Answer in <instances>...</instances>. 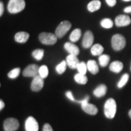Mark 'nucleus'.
Instances as JSON below:
<instances>
[{
    "instance_id": "f257e3e1",
    "label": "nucleus",
    "mask_w": 131,
    "mask_h": 131,
    "mask_svg": "<svg viewBox=\"0 0 131 131\" xmlns=\"http://www.w3.org/2000/svg\"><path fill=\"white\" fill-rule=\"evenodd\" d=\"M104 115L107 118H114L117 112V104L113 98H109L106 101L104 106Z\"/></svg>"
},
{
    "instance_id": "f03ea898",
    "label": "nucleus",
    "mask_w": 131,
    "mask_h": 131,
    "mask_svg": "<svg viewBox=\"0 0 131 131\" xmlns=\"http://www.w3.org/2000/svg\"><path fill=\"white\" fill-rule=\"evenodd\" d=\"M26 7L24 0H9L7 5V10L12 14H17L23 11Z\"/></svg>"
},
{
    "instance_id": "7ed1b4c3",
    "label": "nucleus",
    "mask_w": 131,
    "mask_h": 131,
    "mask_svg": "<svg viewBox=\"0 0 131 131\" xmlns=\"http://www.w3.org/2000/svg\"><path fill=\"white\" fill-rule=\"evenodd\" d=\"M112 47L115 51L122 50L126 46L125 38L121 34H115L112 38Z\"/></svg>"
},
{
    "instance_id": "20e7f679",
    "label": "nucleus",
    "mask_w": 131,
    "mask_h": 131,
    "mask_svg": "<svg viewBox=\"0 0 131 131\" xmlns=\"http://www.w3.org/2000/svg\"><path fill=\"white\" fill-rule=\"evenodd\" d=\"M57 37L55 34L52 33L42 32L39 35V40L43 45H53L57 41Z\"/></svg>"
},
{
    "instance_id": "39448f33",
    "label": "nucleus",
    "mask_w": 131,
    "mask_h": 131,
    "mask_svg": "<svg viewBox=\"0 0 131 131\" xmlns=\"http://www.w3.org/2000/svg\"><path fill=\"white\" fill-rule=\"evenodd\" d=\"M71 27L72 24L69 21H62L55 30V35L59 38H61L68 32Z\"/></svg>"
},
{
    "instance_id": "423d86ee",
    "label": "nucleus",
    "mask_w": 131,
    "mask_h": 131,
    "mask_svg": "<svg viewBox=\"0 0 131 131\" xmlns=\"http://www.w3.org/2000/svg\"><path fill=\"white\" fill-rule=\"evenodd\" d=\"M19 124L18 119L14 118H9L4 122L5 131H15L19 128Z\"/></svg>"
},
{
    "instance_id": "0eeeda50",
    "label": "nucleus",
    "mask_w": 131,
    "mask_h": 131,
    "mask_svg": "<svg viewBox=\"0 0 131 131\" xmlns=\"http://www.w3.org/2000/svg\"><path fill=\"white\" fill-rule=\"evenodd\" d=\"M40 67L37 64H30L23 70V75L26 77H35L38 75Z\"/></svg>"
},
{
    "instance_id": "6e6552de",
    "label": "nucleus",
    "mask_w": 131,
    "mask_h": 131,
    "mask_svg": "<svg viewBox=\"0 0 131 131\" xmlns=\"http://www.w3.org/2000/svg\"><path fill=\"white\" fill-rule=\"evenodd\" d=\"M44 78L41 77L40 75L34 77L31 83V89L34 92H38L42 89L44 86Z\"/></svg>"
},
{
    "instance_id": "1a4fd4ad",
    "label": "nucleus",
    "mask_w": 131,
    "mask_h": 131,
    "mask_svg": "<svg viewBox=\"0 0 131 131\" xmlns=\"http://www.w3.org/2000/svg\"><path fill=\"white\" fill-rule=\"evenodd\" d=\"M94 40V37L92 32L91 31H87L85 32L83 36V41H82V46L84 48H90L92 46Z\"/></svg>"
},
{
    "instance_id": "9d476101",
    "label": "nucleus",
    "mask_w": 131,
    "mask_h": 131,
    "mask_svg": "<svg viewBox=\"0 0 131 131\" xmlns=\"http://www.w3.org/2000/svg\"><path fill=\"white\" fill-rule=\"evenodd\" d=\"M25 129L26 131H38V123L33 117H29L26 120Z\"/></svg>"
},
{
    "instance_id": "9b49d317",
    "label": "nucleus",
    "mask_w": 131,
    "mask_h": 131,
    "mask_svg": "<svg viewBox=\"0 0 131 131\" xmlns=\"http://www.w3.org/2000/svg\"><path fill=\"white\" fill-rule=\"evenodd\" d=\"M131 23L130 17L126 15H119L116 17L115 23L117 27H124L129 25Z\"/></svg>"
},
{
    "instance_id": "f8f14e48",
    "label": "nucleus",
    "mask_w": 131,
    "mask_h": 131,
    "mask_svg": "<svg viewBox=\"0 0 131 131\" xmlns=\"http://www.w3.org/2000/svg\"><path fill=\"white\" fill-rule=\"evenodd\" d=\"M65 50L70 55H74L77 56L80 53L79 48L77 46H76L72 42H67L64 45Z\"/></svg>"
},
{
    "instance_id": "ddd939ff",
    "label": "nucleus",
    "mask_w": 131,
    "mask_h": 131,
    "mask_svg": "<svg viewBox=\"0 0 131 131\" xmlns=\"http://www.w3.org/2000/svg\"><path fill=\"white\" fill-rule=\"evenodd\" d=\"M66 63L70 69H77V68L78 64L80 63V61L76 55L69 54L66 58Z\"/></svg>"
},
{
    "instance_id": "4468645a",
    "label": "nucleus",
    "mask_w": 131,
    "mask_h": 131,
    "mask_svg": "<svg viewBox=\"0 0 131 131\" xmlns=\"http://www.w3.org/2000/svg\"><path fill=\"white\" fill-rule=\"evenodd\" d=\"M29 34L26 32H19L16 33L15 35V40L18 43H25L28 41Z\"/></svg>"
},
{
    "instance_id": "2eb2a0df",
    "label": "nucleus",
    "mask_w": 131,
    "mask_h": 131,
    "mask_svg": "<svg viewBox=\"0 0 131 131\" xmlns=\"http://www.w3.org/2000/svg\"><path fill=\"white\" fill-rule=\"evenodd\" d=\"M81 108L85 112L89 115H96L98 111V108L96 107V106L92 104H90L89 103L84 104V105H81Z\"/></svg>"
},
{
    "instance_id": "dca6fc26",
    "label": "nucleus",
    "mask_w": 131,
    "mask_h": 131,
    "mask_svg": "<svg viewBox=\"0 0 131 131\" xmlns=\"http://www.w3.org/2000/svg\"><path fill=\"white\" fill-rule=\"evenodd\" d=\"M123 69V64L121 61H113L109 66V69L114 73H119Z\"/></svg>"
},
{
    "instance_id": "f3484780",
    "label": "nucleus",
    "mask_w": 131,
    "mask_h": 131,
    "mask_svg": "<svg viewBox=\"0 0 131 131\" xmlns=\"http://www.w3.org/2000/svg\"><path fill=\"white\" fill-rule=\"evenodd\" d=\"M101 3L100 0H93L88 4V10L91 12H94L100 9Z\"/></svg>"
},
{
    "instance_id": "a211bd4d",
    "label": "nucleus",
    "mask_w": 131,
    "mask_h": 131,
    "mask_svg": "<svg viewBox=\"0 0 131 131\" xmlns=\"http://www.w3.org/2000/svg\"><path fill=\"white\" fill-rule=\"evenodd\" d=\"M88 70L92 74L95 75L99 72V68L95 60H89L87 63Z\"/></svg>"
},
{
    "instance_id": "6ab92c4d",
    "label": "nucleus",
    "mask_w": 131,
    "mask_h": 131,
    "mask_svg": "<svg viewBox=\"0 0 131 131\" xmlns=\"http://www.w3.org/2000/svg\"><path fill=\"white\" fill-rule=\"evenodd\" d=\"M107 92V87L104 84L99 85L94 91V95L96 97L100 98L104 96Z\"/></svg>"
},
{
    "instance_id": "aec40b11",
    "label": "nucleus",
    "mask_w": 131,
    "mask_h": 131,
    "mask_svg": "<svg viewBox=\"0 0 131 131\" xmlns=\"http://www.w3.org/2000/svg\"><path fill=\"white\" fill-rule=\"evenodd\" d=\"M103 51H104V48H103L102 46L100 45V44H95V45H93L91 49V53L94 56L101 55Z\"/></svg>"
},
{
    "instance_id": "412c9836",
    "label": "nucleus",
    "mask_w": 131,
    "mask_h": 131,
    "mask_svg": "<svg viewBox=\"0 0 131 131\" xmlns=\"http://www.w3.org/2000/svg\"><path fill=\"white\" fill-rule=\"evenodd\" d=\"M81 36V31L80 29H75L70 34L69 39L72 42H75L80 40Z\"/></svg>"
},
{
    "instance_id": "4be33fe9",
    "label": "nucleus",
    "mask_w": 131,
    "mask_h": 131,
    "mask_svg": "<svg viewBox=\"0 0 131 131\" xmlns=\"http://www.w3.org/2000/svg\"><path fill=\"white\" fill-rule=\"evenodd\" d=\"M74 80L77 83L80 84H86L88 81V77L86 76V75L81 74L80 73L75 75Z\"/></svg>"
},
{
    "instance_id": "5701e85b",
    "label": "nucleus",
    "mask_w": 131,
    "mask_h": 131,
    "mask_svg": "<svg viewBox=\"0 0 131 131\" xmlns=\"http://www.w3.org/2000/svg\"><path fill=\"white\" fill-rule=\"evenodd\" d=\"M98 61H99L100 65L103 68H104V67L107 66L109 64V61H110V57L108 55H106V54L101 55H100Z\"/></svg>"
},
{
    "instance_id": "b1692460",
    "label": "nucleus",
    "mask_w": 131,
    "mask_h": 131,
    "mask_svg": "<svg viewBox=\"0 0 131 131\" xmlns=\"http://www.w3.org/2000/svg\"><path fill=\"white\" fill-rule=\"evenodd\" d=\"M32 57H34L35 60H38V61H40L41 60L44 56V50L42 49H36V50H34L32 53Z\"/></svg>"
},
{
    "instance_id": "393cba45",
    "label": "nucleus",
    "mask_w": 131,
    "mask_h": 131,
    "mask_svg": "<svg viewBox=\"0 0 131 131\" xmlns=\"http://www.w3.org/2000/svg\"><path fill=\"white\" fill-rule=\"evenodd\" d=\"M100 24L103 28L111 29L113 27L114 23L110 18H104L101 21Z\"/></svg>"
},
{
    "instance_id": "a878e982",
    "label": "nucleus",
    "mask_w": 131,
    "mask_h": 131,
    "mask_svg": "<svg viewBox=\"0 0 131 131\" xmlns=\"http://www.w3.org/2000/svg\"><path fill=\"white\" fill-rule=\"evenodd\" d=\"M67 63L66 61H63L61 63L58 64V65L56 66V71L58 74H62L66 70V67H67Z\"/></svg>"
},
{
    "instance_id": "bb28decb",
    "label": "nucleus",
    "mask_w": 131,
    "mask_h": 131,
    "mask_svg": "<svg viewBox=\"0 0 131 131\" xmlns=\"http://www.w3.org/2000/svg\"><path fill=\"white\" fill-rule=\"evenodd\" d=\"M129 78V75L128 73H124V74L123 75L122 78H121L120 80L118 81L117 84V86L118 88H122L123 87H124L126 84V83L128 81Z\"/></svg>"
},
{
    "instance_id": "cd10ccee",
    "label": "nucleus",
    "mask_w": 131,
    "mask_h": 131,
    "mask_svg": "<svg viewBox=\"0 0 131 131\" xmlns=\"http://www.w3.org/2000/svg\"><path fill=\"white\" fill-rule=\"evenodd\" d=\"M38 74L41 77H42V78H46L48 76L49 69L47 67V66L43 65L40 67V68H39Z\"/></svg>"
},
{
    "instance_id": "c85d7f7f",
    "label": "nucleus",
    "mask_w": 131,
    "mask_h": 131,
    "mask_svg": "<svg viewBox=\"0 0 131 131\" xmlns=\"http://www.w3.org/2000/svg\"><path fill=\"white\" fill-rule=\"evenodd\" d=\"M21 72V69L20 68H15L14 69L9 72L8 73V77L11 78V79H15V78H17L19 76V73Z\"/></svg>"
},
{
    "instance_id": "c756f323",
    "label": "nucleus",
    "mask_w": 131,
    "mask_h": 131,
    "mask_svg": "<svg viewBox=\"0 0 131 131\" xmlns=\"http://www.w3.org/2000/svg\"><path fill=\"white\" fill-rule=\"evenodd\" d=\"M78 72L81 74L86 75L87 72V70H88V67H87V64H85L84 62H80V63L78 64L77 68Z\"/></svg>"
},
{
    "instance_id": "7c9ffc66",
    "label": "nucleus",
    "mask_w": 131,
    "mask_h": 131,
    "mask_svg": "<svg viewBox=\"0 0 131 131\" xmlns=\"http://www.w3.org/2000/svg\"><path fill=\"white\" fill-rule=\"evenodd\" d=\"M66 95L67 97H68V99H69L70 100L72 101H77L75 99V98L73 97L72 93L71 91H68L66 92Z\"/></svg>"
},
{
    "instance_id": "2f4dec72",
    "label": "nucleus",
    "mask_w": 131,
    "mask_h": 131,
    "mask_svg": "<svg viewBox=\"0 0 131 131\" xmlns=\"http://www.w3.org/2000/svg\"><path fill=\"white\" fill-rule=\"evenodd\" d=\"M89 96H86L84 99L81 100H79V101H77V102L81 104V105H84V104H86L87 103H89Z\"/></svg>"
},
{
    "instance_id": "473e14b6",
    "label": "nucleus",
    "mask_w": 131,
    "mask_h": 131,
    "mask_svg": "<svg viewBox=\"0 0 131 131\" xmlns=\"http://www.w3.org/2000/svg\"><path fill=\"white\" fill-rule=\"evenodd\" d=\"M42 131H53V130L51 126H50L49 124L46 123L44 125L43 128H42Z\"/></svg>"
},
{
    "instance_id": "72a5a7b5",
    "label": "nucleus",
    "mask_w": 131,
    "mask_h": 131,
    "mask_svg": "<svg viewBox=\"0 0 131 131\" xmlns=\"http://www.w3.org/2000/svg\"><path fill=\"white\" fill-rule=\"evenodd\" d=\"M106 2L110 7H114L117 3V0H106Z\"/></svg>"
},
{
    "instance_id": "f704fd0d",
    "label": "nucleus",
    "mask_w": 131,
    "mask_h": 131,
    "mask_svg": "<svg viewBox=\"0 0 131 131\" xmlns=\"http://www.w3.org/2000/svg\"><path fill=\"white\" fill-rule=\"evenodd\" d=\"M4 12V5L2 2L0 3V16H2Z\"/></svg>"
},
{
    "instance_id": "c9c22d12",
    "label": "nucleus",
    "mask_w": 131,
    "mask_h": 131,
    "mask_svg": "<svg viewBox=\"0 0 131 131\" xmlns=\"http://www.w3.org/2000/svg\"><path fill=\"white\" fill-rule=\"evenodd\" d=\"M124 12L125 13H127V14H129V13H131V6H128V7L124 8Z\"/></svg>"
},
{
    "instance_id": "e433bc0d",
    "label": "nucleus",
    "mask_w": 131,
    "mask_h": 131,
    "mask_svg": "<svg viewBox=\"0 0 131 131\" xmlns=\"http://www.w3.org/2000/svg\"><path fill=\"white\" fill-rule=\"evenodd\" d=\"M5 106V104H4V103L3 102L2 100L0 101V110H2L3 108Z\"/></svg>"
},
{
    "instance_id": "4c0bfd02",
    "label": "nucleus",
    "mask_w": 131,
    "mask_h": 131,
    "mask_svg": "<svg viewBox=\"0 0 131 131\" xmlns=\"http://www.w3.org/2000/svg\"><path fill=\"white\" fill-rule=\"evenodd\" d=\"M129 117H130V118H131V109L129 111Z\"/></svg>"
},
{
    "instance_id": "58836bf2",
    "label": "nucleus",
    "mask_w": 131,
    "mask_h": 131,
    "mask_svg": "<svg viewBox=\"0 0 131 131\" xmlns=\"http://www.w3.org/2000/svg\"><path fill=\"white\" fill-rule=\"evenodd\" d=\"M123 1H131V0H123Z\"/></svg>"
},
{
    "instance_id": "ea45409f",
    "label": "nucleus",
    "mask_w": 131,
    "mask_h": 131,
    "mask_svg": "<svg viewBox=\"0 0 131 131\" xmlns=\"http://www.w3.org/2000/svg\"><path fill=\"white\" fill-rule=\"evenodd\" d=\"M130 70H131V64H130Z\"/></svg>"
}]
</instances>
